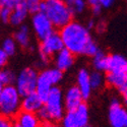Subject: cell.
<instances>
[{"instance_id":"4fadbf2b","label":"cell","mask_w":127,"mask_h":127,"mask_svg":"<svg viewBox=\"0 0 127 127\" xmlns=\"http://www.w3.org/2000/svg\"><path fill=\"white\" fill-rule=\"evenodd\" d=\"M91 73L87 69H80L77 73V88L79 89L80 93L82 94L83 99L86 100L91 96L92 93V84H91Z\"/></svg>"},{"instance_id":"4dcf8cb0","label":"cell","mask_w":127,"mask_h":127,"mask_svg":"<svg viewBox=\"0 0 127 127\" xmlns=\"http://www.w3.org/2000/svg\"><path fill=\"white\" fill-rule=\"evenodd\" d=\"M8 60V55L4 52L2 48H0V67H3Z\"/></svg>"},{"instance_id":"f546056e","label":"cell","mask_w":127,"mask_h":127,"mask_svg":"<svg viewBox=\"0 0 127 127\" xmlns=\"http://www.w3.org/2000/svg\"><path fill=\"white\" fill-rule=\"evenodd\" d=\"M0 127H14L9 118L0 115Z\"/></svg>"},{"instance_id":"6da1fadb","label":"cell","mask_w":127,"mask_h":127,"mask_svg":"<svg viewBox=\"0 0 127 127\" xmlns=\"http://www.w3.org/2000/svg\"><path fill=\"white\" fill-rule=\"evenodd\" d=\"M60 36L64 48L72 54L94 57L100 51L98 45L91 38L89 29L79 23H69L61 29Z\"/></svg>"},{"instance_id":"8d00e7d4","label":"cell","mask_w":127,"mask_h":127,"mask_svg":"<svg viewBox=\"0 0 127 127\" xmlns=\"http://www.w3.org/2000/svg\"><path fill=\"white\" fill-rule=\"evenodd\" d=\"M42 127H53L51 124H49V123H47V124H45V125H43Z\"/></svg>"},{"instance_id":"603a6c76","label":"cell","mask_w":127,"mask_h":127,"mask_svg":"<svg viewBox=\"0 0 127 127\" xmlns=\"http://www.w3.org/2000/svg\"><path fill=\"white\" fill-rule=\"evenodd\" d=\"M42 1L43 0H25L27 7L29 9V12H32L34 14L37 12H40Z\"/></svg>"},{"instance_id":"f35d334b","label":"cell","mask_w":127,"mask_h":127,"mask_svg":"<svg viewBox=\"0 0 127 127\" xmlns=\"http://www.w3.org/2000/svg\"><path fill=\"white\" fill-rule=\"evenodd\" d=\"M86 127H90V126H89V125H88V126H86Z\"/></svg>"},{"instance_id":"2e32d148","label":"cell","mask_w":127,"mask_h":127,"mask_svg":"<svg viewBox=\"0 0 127 127\" xmlns=\"http://www.w3.org/2000/svg\"><path fill=\"white\" fill-rule=\"evenodd\" d=\"M127 59L122 55L113 54L108 57V72H126Z\"/></svg>"},{"instance_id":"e575fe53","label":"cell","mask_w":127,"mask_h":127,"mask_svg":"<svg viewBox=\"0 0 127 127\" xmlns=\"http://www.w3.org/2000/svg\"><path fill=\"white\" fill-rule=\"evenodd\" d=\"M5 86L3 84V82H2V80H1V78H0V94H1V92H2V90H3V88H4Z\"/></svg>"},{"instance_id":"8992f818","label":"cell","mask_w":127,"mask_h":127,"mask_svg":"<svg viewBox=\"0 0 127 127\" xmlns=\"http://www.w3.org/2000/svg\"><path fill=\"white\" fill-rule=\"evenodd\" d=\"M39 75L35 69L27 67L24 68L17 75L15 82H16V90L18 91L22 97H26L28 95L36 93L37 84H38Z\"/></svg>"},{"instance_id":"d6986e66","label":"cell","mask_w":127,"mask_h":127,"mask_svg":"<svg viewBox=\"0 0 127 127\" xmlns=\"http://www.w3.org/2000/svg\"><path fill=\"white\" fill-rule=\"evenodd\" d=\"M14 40L16 44L22 46L23 48H28L30 46V30L27 26H20L19 29L14 34Z\"/></svg>"},{"instance_id":"9c48e42d","label":"cell","mask_w":127,"mask_h":127,"mask_svg":"<svg viewBox=\"0 0 127 127\" xmlns=\"http://www.w3.org/2000/svg\"><path fill=\"white\" fill-rule=\"evenodd\" d=\"M32 26H33L34 32L36 36L43 41L51 34H53V24L51 20L47 17V15L43 12H37L34 14L32 19Z\"/></svg>"},{"instance_id":"8fae6325","label":"cell","mask_w":127,"mask_h":127,"mask_svg":"<svg viewBox=\"0 0 127 127\" xmlns=\"http://www.w3.org/2000/svg\"><path fill=\"white\" fill-rule=\"evenodd\" d=\"M83 96L80 93L79 89L76 86L70 87L65 95H64V106L65 109L67 111H72L77 109L80 105H82V101H83Z\"/></svg>"},{"instance_id":"7a4b0ae2","label":"cell","mask_w":127,"mask_h":127,"mask_svg":"<svg viewBox=\"0 0 127 127\" xmlns=\"http://www.w3.org/2000/svg\"><path fill=\"white\" fill-rule=\"evenodd\" d=\"M40 11L47 15L53 26L61 29L71 23L73 13L64 0H43Z\"/></svg>"},{"instance_id":"3957f363","label":"cell","mask_w":127,"mask_h":127,"mask_svg":"<svg viewBox=\"0 0 127 127\" xmlns=\"http://www.w3.org/2000/svg\"><path fill=\"white\" fill-rule=\"evenodd\" d=\"M20 95L12 84L5 86L0 94V115L10 118L17 115L22 108Z\"/></svg>"},{"instance_id":"9a60e30c","label":"cell","mask_w":127,"mask_h":127,"mask_svg":"<svg viewBox=\"0 0 127 127\" xmlns=\"http://www.w3.org/2000/svg\"><path fill=\"white\" fill-rule=\"evenodd\" d=\"M73 61H74V59H73V54L69 50L64 48L56 54V58H55L56 68H58L61 71L67 70L72 66Z\"/></svg>"},{"instance_id":"d590c367","label":"cell","mask_w":127,"mask_h":127,"mask_svg":"<svg viewBox=\"0 0 127 127\" xmlns=\"http://www.w3.org/2000/svg\"><path fill=\"white\" fill-rule=\"evenodd\" d=\"M64 1H65V2H66V3H67L69 6H70V4H71L73 1H74V0H64Z\"/></svg>"},{"instance_id":"cb8c5ba5","label":"cell","mask_w":127,"mask_h":127,"mask_svg":"<svg viewBox=\"0 0 127 127\" xmlns=\"http://www.w3.org/2000/svg\"><path fill=\"white\" fill-rule=\"evenodd\" d=\"M0 78L4 86H10L14 80V74L9 70H0Z\"/></svg>"},{"instance_id":"74e56055","label":"cell","mask_w":127,"mask_h":127,"mask_svg":"<svg viewBox=\"0 0 127 127\" xmlns=\"http://www.w3.org/2000/svg\"><path fill=\"white\" fill-rule=\"evenodd\" d=\"M124 104H125L126 108H127V97H126V98H124Z\"/></svg>"},{"instance_id":"1f68e13d","label":"cell","mask_w":127,"mask_h":127,"mask_svg":"<svg viewBox=\"0 0 127 127\" xmlns=\"http://www.w3.org/2000/svg\"><path fill=\"white\" fill-rule=\"evenodd\" d=\"M115 2V0H100V4L102 7H105V8H108V7H111Z\"/></svg>"},{"instance_id":"ac0fdd59","label":"cell","mask_w":127,"mask_h":127,"mask_svg":"<svg viewBox=\"0 0 127 127\" xmlns=\"http://www.w3.org/2000/svg\"><path fill=\"white\" fill-rule=\"evenodd\" d=\"M106 81L108 82L109 86L119 89L127 81L126 72H108L106 76Z\"/></svg>"},{"instance_id":"4316f807","label":"cell","mask_w":127,"mask_h":127,"mask_svg":"<svg viewBox=\"0 0 127 127\" xmlns=\"http://www.w3.org/2000/svg\"><path fill=\"white\" fill-rule=\"evenodd\" d=\"M88 3L91 5L94 14L98 15V14L101 13L102 6H101V4H100V0H88Z\"/></svg>"},{"instance_id":"52a82bcc","label":"cell","mask_w":127,"mask_h":127,"mask_svg":"<svg viewBox=\"0 0 127 127\" xmlns=\"http://www.w3.org/2000/svg\"><path fill=\"white\" fill-rule=\"evenodd\" d=\"M89 125V108L86 104L75 110L67 111L62 119V127H86Z\"/></svg>"},{"instance_id":"277c9868","label":"cell","mask_w":127,"mask_h":127,"mask_svg":"<svg viewBox=\"0 0 127 127\" xmlns=\"http://www.w3.org/2000/svg\"><path fill=\"white\" fill-rule=\"evenodd\" d=\"M62 76H63L62 71L59 70L58 68H49L42 71L39 74L36 93L43 100L44 103L48 98L51 90L57 83L60 82V80L62 79Z\"/></svg>"},{"instance_id":"e0dca14e","label":"cell","mask_w":127,"mask_h":127,"mask_svg":"<svg viewBox=\"0 0 127 127\" xmlns=\"http://www.w3.org/2000/svg\"><path fill=\"white\" fill-rule=\"evenodd\" d=\"M28 12H29V9L27 7L25 0H22L20 3L12 10L9 23H11L13 26H20L27 18Z\"/></svg>"},{"instance_id":"7c38bea8","label":"cell","mask_w":127,"mask_h":127,"mask_svg":"<svg viewBox=\"0 0 127 127\" xmlns=\"http://www.w3.org/2000/svg\"><path fill=\"white\" fill-rule=\"evenodd\" d=\"M43 104L44 102L39 97V95L37 93H33L24 97V100L22 101V109L23 111L36 114L43 107Z\"/></svg>"},{"instance_id":"5bb4252c","label":"cell","mask_w":127,"mask_h":127,"mask_svg":"<svg viewBox=\"0 0 127 127\" xmlns=\"http://www.w3.org/2000/svg\"><path fill=\"white\" fill-rule=\"evenodd\" d=\"M40 119L35 113L23 111L16 115L15 127H40Z\"/></svg>"},{"instance_id":"d4e9b609","label":"cell","mask_w":127,"mask_h":127,"mask_svg":"<svg viewBox=\"0 0 127 127\" xmlns=\"http://www.w3.org/2000/svg\"><path fill=\"white\" fill-rule=\"evenodd\" d=\"M87 6V2L84 0H74L71 4H70V8L72 10V12L75 13H81Z\"/></svg>"},{"instance_id":"f1b7e54d","label":"cell","mask_w":127,"mask_h":127,"mask_svg":"<svg viewBox=\"0 0 127 127\" xmlns=\"http://www.w3.org/2000/svg\"><path fill=\"white\" fill-rule=\"evenodd\" d=\"M38 117H39V119L43 120V121H49V120H51L50 119V115H49V113H48V111H47L45 106H43V107L40 109V111L38 112Z\"/></svg>"},{"instance_id":"d6a6232c","label":"cell","mask_w":127,"mask_h":127,"mask_svg":"<svg viewBox=\"0 0 127 127\" xmlns=\"http://www.w3.org/2000/svg\"><path fill=\"white\" fill-rule=\"evenodd\" d=\"M118 90H119V93H120L121 96H122L123 98H126V97H127V81L123 84L122 87H120Z\"/></svg>"},{"instance_id":"836d02e7","label":"cell","mask_w":127,"mask_h":127,"mask_svg":"<svg viewBox=\"0 0 127 127\" xmlns=\"http://www.w3.org/2000/svg\"><path fill=\"white\" fill-rule=\"evenodd\" d=\"M104 30H105V25H104L103 23H102V24L100 23V24L98 25V31H99V32H103Z\"/></svg>"},{"instance_id":"ffe728a7","label":"cell","mask_w":127,"mask_h":127,"mask_svg":"<svg viewBox=\"0 0 127 127\" xmlns=\"http://www.w3.org/2000/svg\"><path fill=\"white\" fill-rule=\"evenodd\" d=\"M108 57L103 53L102 51H99L96 55L93 58V64L94 67L97 69V71H104V70H108Z\"/></svg>"},{"instance_id":"83f0119b","label":"cell","mask_w":127,"mask_h":127,"mask_svg":"<svg viewBox=\"0 0 127 127\" xmlns=\"http://www.w3.org/2000/svg\"><path fill=\"white\" fill-rule=\"evenodd\" d=\"M11 10L9 9H5V8H0V19L2 20L3 23H8L10 16H11Z\"/></svg>"},{"instance_id":"5b68a950","label":"cell","mask_w":127,"mask_h":127,"mask_svg":"<svg viewBox=\"0 0 127 127\" xmlns=\"http://www.w3.org/2000/svg\"><path fill=\"white\" fill-rule=\"evenodd\" d=\"M45 107L50 115V119L52 121H59L64 117V96L61 90L57 87H54L48 98L45 101Z\"/></svg>"},{"instance_id":"484cf974","label":"cell","mask_w":127,"mask_h":127,"mask_svg":"<svg viewBox=\"0 0 127 127\" xmlns=\"http://www.w3.org/2000/svg\"><path fill=\"white\" fill-rule=\"evenodd\" d=\"M22 0H0V8L12 10L20 3Z\"/></svg>"},{"instance_id":"44dd1931","label":"cell","mask_w":127,"mask_h":127,"mask_svg":"<svg viewBox=\"0 0 127 127\" xmlns=\"http://www.w3.org/2000/svg\"><path fill=\"white\" fill-rule=\"evenodd\" d=\"M91 77V84H92V89L93 90H99L100 88L103 87L105 78L103 74L100 71H94L90 74Z\"/></svg>"},{"instance_id":"ba28073f","label":"cell","mask_w":127,"mask_h":127,"mask_svg":"<svg viewBox=\"0 0 127 127\" xmlns=\"http://www.w3.org/2000/svg\"><path fill=\"white\" fill-rule=\"evenodd\" d=\"M62 49H64V44L60 34H51L49 37L42 41V44L40 46L41 60L43 62H48L52 55L57 54Z\"/></svg>"},{"instance_id":"30bf717a","label":"cell","mask_w":127,"mask_h":127,"mask_svg":"<svg viewBox=\"0 0 127 127\" xmlns=\"http://www.w3.org/2000/svg\"><path fill=\"white\" fill-rule=\"evenodd\" d=\"M109 122L112 127H127V110L116 99L110 104Z\"/></svg>"},{"instance_id":"7402d4cb","label":"cell","mask_w":127,"mask_h":127,"mask_svg":"<svg viewBox=\"0 0 127 127\" xmlns=\"http://www.w3.org/2000/svg\"><path fill=\"white\" fill-rule=\"evenodd\" d=\"M4 52L8 56L10 55H13L15 51H16V42L14 39L11 38H7L2 42V47H1Z\"/></svg>"}]
</instances>
